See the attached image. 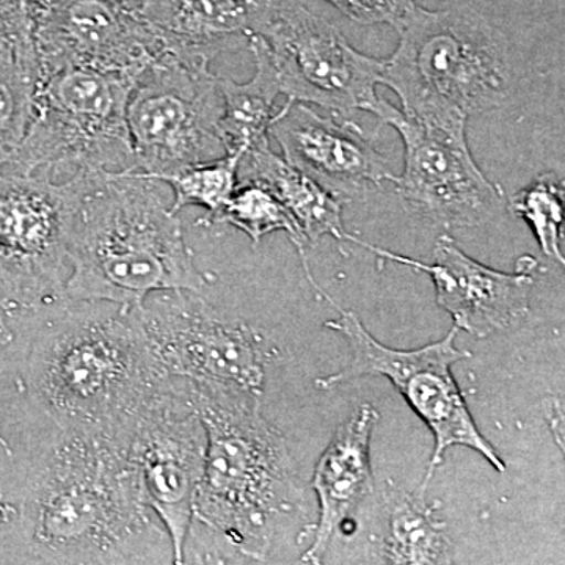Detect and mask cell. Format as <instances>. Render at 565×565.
<instances>
[{"label": "cell", "instance_id": "cell-20", "mask_svg": "<svg viewBox=\"0 0 565 565\" xmlns=\"http://www.w3.org/2000/svg\"><path fill=\"white\" fill-rule=\"evenodd\" d=\"M247 50L255 61L250 81L239 84L218 77L223 99L221 136L226 154H244L269 141L270 125L277 115L275 99L281 95L277 71L262 36L250 33Z\"/></svg>", "mask_w": 565, "mask_h": 565}, {"label": "cell", "instance_id": "cell-25", "mask_svg": "<svg viewBox=\"0 0 565 565\" xmlns=\"http://www.w3.org/2000/svg\"><path fill=\"white\" fill-rule=\"evenodd\" d=\"M40 77L0 55V169L28 136Z\"/></svg>", "mask_w": 565, "mask_h": 565}, {"label": "cell", "instance_id": "cell-29", "mask_svg": "<svg viewBox=\"0 0 565 565\" xmlns=\"http://www.w3.org/2000/svg\"><path fill=\"white\" fill-rule=\"evenodd\" d=\"M114 2L121 3V6L129 7V9H137L140 0H114Z\"/></svg>", "mask_w": 565, "mask_h": 565}, {"label": "cell", "instance_id": "cell-28", "mask_svg": "<svg viewBox=\"0 0 565 565\" xmlns=\"http://www.w3.org/2000/svg\"><path fill=\"white\" fill-rule=\"evenodd\" d=\"M13 341V332L9 329L2 316H0V345L10 344Z\"/></svg>", "mask_w": 565, "mask_h": 565}, {"label": "cell", "instance_id": "cell-8", "mask_svg": "<svg viewBox=\"0 0 565 565\" xmlns=\"http://www.w3.org/2000/svg\"><path fill=\"white\" fill-rule=\"evenodd\" d=\"M269 51L281 95L341 118L373 114L388 125L397 107L377 95L385 61L356 51L340 29L296 0H270L253 24Z\"/></svg>", "mask_w": 565, "mask_h": 565}, {"label": "cell", "instance_id": "cell-15", "mask_svg": "<svg viewBox=\"0 0 565 565\" xmlns=\"http://www.w3.org/2000/svg\"><path fill=\"white\" fill-rule=\"evenodd\" d=\"M348 241L362 245L381 259L429 275L437 303L451 315L457 330L473 337L487 338L503 332L530 310V294L537 266L530 256L520 259L516 273L508 274L476 262L448 234H441L435 241L433 263L396 255L351 234Z\"/></svg>", "mask_w": 565, "mask_h": 565}, {"label": "cell", "instance_id": "cell-19", "mask_svg": "<svg viewBox=\"0 0 565 565\" xmlns=\"http://www.w3.org/2000/svg\"><path fill=\"white\" fill-rule=\"evenodd\" d=\"M239 184L262 185L273 193L302 230L308 248L323 236L348 241L344 202L270 150L269 141L245 151L237 172Z\"/></svg>", "mask_w": 565, "mask_h": 565}, {"label": "cell", "instance_id": "cell-12", "mask_svg": "<svg viewBox=\"0 0 565 565\" xmlns=\"http://www.w3.org/2000/svg\"><path fill=\"white\" fill-rule=\"evenodd\" d=\"M200 294L158 292L141 305L159 373L262 396L274 349L247 323L223 318Z\"/></svg>", "mask_w": 565, "mask_h": 565}, {"label": "cell", "instance_id": "cell-21", "mask_svg": "<svg viewBox=\"0 0 565 565\" xmlns=\"http://www.w3.org/2000/svg\"><path fill=\"white\" fill-rule=\"evenodd\" d=\"M388 534L382 545L386 564H451L452 544L445 522L435 516L434 505L423 493L405 492L394 484L386 487Z\"/></svg>", "mask_w": 565, "mask_h": 565}, {"label": "cell", "instance_id": "cell-22", "mask_svg": "<svg viewBox=\"0 0 565 565\" xmlns=\"http://www.w3.org/2000/svg\"><path fill=\"white\" fill-rule=\"evenodd\" d=\"M204 226L230 225L241 230L250 237L253 245L262 243L264 236L275 232H285L292 241L294 247L299 252L305 273L310 278L316 289L313 277L308 267V244L305 241L302 230L294 221L289 211L266 189L256 184H237L232 199L225 203L217 214L204 217Z\"/></svg>", "mask_w": 565, "mask_h": 565}, {"label": "cell", "instance_id": "cell-24", "mask_svg": "<svg viewBox=\"0 0 565 565\" xmlns=\"http://www.w3.org/2000/svg\"><path fill=\"white\" fill-rule=\"evenodd\" d=\"M509 210L531 226L545 256L564 264V185L556 174L535 178L509 200Z\"/></svg>", "mask_w": 565, "mask_h": 565}, {"label": "cell", "instance_id": "cell-4", "mask_svg": "<svg viewBox=\"0 0 565 565\" xmlns=\"http://www.w3.org/2000/svg\"><path fill=\"white\" fill-rule=\"evenodd\" d=\"M182 382L207 440L193 522L248 559H266L282 519L302 501L285 435L263 415L258 394Z\"/></svg>", "mask_w": 565, "mask_h": 565}, {"label": "cell", "instance_id": "cell-13", "mask_svg": "<svg viewBox=\"0 0 565 565\" xmlns=\"http://www.w3.org/2000/svg\"><path fill=\"white\" fill-rule=\"evenodd\" d=\"M388 126L404 143V170L392 182L405 210L445 230L475 228L492 217L503 193L475 161L467 122L415 120L397 109Z\"/></svg>", "mask_w": 565, "mask_h": 565}, {"label": "cell", "instance_id": "cell-7", "mask_svg": "<svg viewBox=\"0 0 565 565\" xmlns=\"http://www.w3.org/2000/svg\"><path fill=\"white\" fill-rule=\"evenodd\" d=\"M348 341L351 360L343 370L316 381V388L333 390L362 377H385L403 394L416 415L429 427L435 448L429 468L424 476L423 490L429 486L435 470L444 462V456L452 446H463L479 452L498 473H504L505 465L497 449L476 426L468 411L452 366L471 353L457 348L459 330L423 348L401 351L382 344L367 332L362 319L353 311H341L337 319L326 323Z\"/></svg>", "mask_w": 565, "mask_h": 565}, {"label": "cell", "instance_id": "cell-10", "mask_svg": "<svg viewBox=\"0 0 565 565\" xmlns=\"http://www.w3.org/2000/svg\"><path fill=\"white\" fill-rule=\"evenodd\" d=\"M210 65L166 51L137 82L128 128L139 172L159 178L226 156L222 93Z\"/></svg>", "mask_w": 565, "mask_h": 565}, {"label": "cell", "instance_id": "cell-3", "mask_svg": "<svg viewBox=\"0 0 565 565\" xmlns=\"http://www.w3.org/2000/svg\"><path fill=\"white\" fill-rule=\"evenodd\" d=\"M163 377L140 307L66 302L25 359L29 399L61 430H114Z\"/></svg>", "mask_w": 565, "mask_h": 565}, {"label": "cell", "instance_id": "cell-26", "mask_svg": "<svg viewBox=\"0 0 565 565\" xmlns=\"http://www.w3.org/2000/svg\"><path fill=\"white\" fill-rule=\"evenodd\" d=\"M46 0H0V55L40 77L39 31Z\"/></svg>", "mask_w": 565, "mask_h": 565}, {"label": "cell", "instance_id": "cell-16", "mask_svg": "<svg viewBox=\"0 0 565 565\" xmlns=\"http://www.w3.org/2000/svg\"><path fill=\"white\" fill-rule=\"evenodd\" d=\"M269 136L280 145L286 162L341 202L393 180L385 156L351 118L338 121L288 99L277 110Z\"/></svg>", "mask_w": 565, "mask_h": 565}, {"label": "cell", "instance_id": "cell-27", "mask_svg": "<svg viewBox=\"0 0 565 565\" xmlns=\"http://www.w3.org/2000/svg\"><path fill=\"white\" fill-rule=\"evenodd\" d=\"M360 24H390L394 29L415 9V0H326Z\"/></svg>", "mask_w": 565, "mask_h": 565}, {"label": "cell", "instance_id": "cell-6", "mask_svg": "<svg viewBox=\"0 0 565 565\" xmlns=\"http://www.w3.org/2000/svg\"><path fill=\"white\" fill-rule=\"evenodd\" d=\"M136 82L121 74L65 66L36 90L28 136L3 170L66 181L82 172L137 170L128 128Z\"/></svg>", "mask_w": 565, "mask_h": 565}, {"label": "cell", "instance_id": "cell-14", "mask_svg": "<svg viewBox=\"0 0 565 565\" xmlns=\"http://www.w3.org/2000/svg\"><path fill=\"white\" fill-rule=\"evenodd\" d=\"M36 44L40 81L65 66H87L137 84L166 52L139 11L114 0H46Z\"/></svg>", "mask_w": 565, "mask_h": 565}, {"label": "cell", "instance_id": "cell-17", "mask_svg": "<svg viewBox=\"0 0 565 565\" xmlns=\"http://www.w3.org/2000/svg\"><path fill=\"white\" fill-rule=\"evenodd\" d=\"M377 422L379 412L373 405L363 404L338 427L319 457L311 482L319 500V520L308 526L311 542L302 556L305 563H322L333 535L373 492L371 440Z\"/></svg>", "mask_w": 565, "mask_h": 565}, {"label": "cell", "instance_id": "cell-1", "mask_svg": "<svg viewBox=\"0 0 565 565\" xmlns=\"http://www.w3.org/2000/svg\"><path fill=\"white\" fill-rule=\"evenodd\" d=\"M24 526L54 564L167 563L172 542L114 430H61L32 476Z\"/></svg>", "mask_w": 565, "mask_h": 565}, {"label": "cell", "instance_id": "cell-9", "mask_svg": "<svg viewBox=\"0 0 565 565\" xmlns=\"http://www.w3.org/2000/svg\"><path fill=\"white\" fill-rule=\"evenodd\" d=\"M92 172L66 181L0 169V303L9 313L66 302L74 214Z\"/></svg>", "mask_w": 565, "mask_h": 565}, {"label": "cell", "instance_id": "cell-5", "mask_svg": "<svg viewBox=\"0 0 565 565\" xmlns=\"http://www.w3.org/2000/svg\"><path fill=\"white\" fill-rule=\"evenodd\" d=\"M384 84L415 120L467 122L503 106L511 88L508 41L484 18L416 6L396 28Z\"/></svg>", "mask_w": 565, "mask_h": 565}, {"label": "cell", "instance_id": "cell-11", "mask_svg": "<svg viewBox=\"0 0 565 565\" xmlns=\"http://www.w3.org/2000/svg\"><path fill=\"white\" fill-rule=\"evenodd\" d=\"M114 433L139 468L148 503L172 542L173 564L184 563L207 446L184 382L163 379Z\"/></svg>", "mask_w": 565, "mask_h": 565}, {"label": "cell", "instance_id": "cell-18", "mask_svg": "<svg viewBox=\"0 0 565 565\" xmlns=\"http://www.w3.org/2000/svg\"><path fill=\"white\" fill-rule=\"evenodd\" d=\"M270 0H140L137 11L167 52L206 58L247 47L256 18Z\"/></svg>", "mask_w": 565, "mask_h": 565}, {"label": "cell", "instance_id": "cell-2", "mask_svg": "<svg viewBox=\"0 0 565 565\" xmlns=\"http://www.w3.org/2000/svg\"><path fill=\"white\" fill-rule=\"evenodd\" d=\"M169 185L139 170L92 172L68 243L71 302L140 307L152 294L202 292Z\"/></svg>", "mask_w": 565, "mask_h": 565}, {"label": "cell", "instance_id": "cell-23", "mask_svg": "<svg viewBox=\"0 0 565 565\" xmlns=\"http://www.w3.org/2000/svg\"><path fill=\"white\" fill-rule=\"evenodd\" d=\"M243 154H226L215 161L195 163L178 172L156 178L169 185L173 195V212L188 206L207 211L206 217L217 214L232 199L239 180V162Z\"/></svg>", "mask_w": 565, "mask_h": 565}]
</instances>
